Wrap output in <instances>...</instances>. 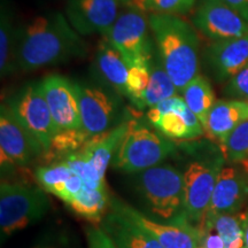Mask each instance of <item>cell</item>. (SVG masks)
Segmentation results:
<instances>
[{
	"instance_id": "6da1fadb",
	"label": "cell",
	"mask_w": 248,
	"mask_h": 248,
	"mask_svg": "<svg viewBox=\"0 0 248 248\" xmlns=\"http://www.w3.org/2000/svg\"><path fill=\"white\" fill-rule=\"evenodd\" d=\"M88 46L67 16L46 12L18 27V70H36L84 57Z\"/></svg>"
},
{
	"instance_id": "7a4b0ae2",
	"label": "cell",
	"mask_w": 248,
	"mask_h": 248,
	"mask_svg": "<svg viewBox=\"0 0 248 248\" xmlns=\"http://www.w3.org/2000/svg\"><path fill=\"white\" fill-rule=\"evenodd\" d=\"M148 22L157 60L182 93L199 75L200 40L195 28L171 14H151Z\"/></svg>"
},
{
	"instance_id": "3957f363",
	"label": "cell",
	"mask_w": 248,
	"mask_h": 248,
	"mask_svg": "<svg viewBox=\"0 0 248 248\" xmlns=\"http://www.w3.org/2000/svg\"><path fill=\"white\" fill-rule=\"evenodd\" d=\"M138 186L155 216L170 223L186 219L184 172L159 164L139 172Z\"/></svg>"
},
{
	"instance_id": "277c9868",
	"label": "cell",
	"mask_w": 248,
	"mask_h": 248,
	"mask_svg": "<svg viewBox=\"0 0 248 248\" xmlns=\"http://www.w3.org/2000/svg\"><path fill=\"white\" fill-rule=\"evenodd\" d=\"M175 151L176 145L169 138L131 120L114 157V168L128 173H139L159 166Z\"/></svg>"
},
{
	"instance_id": "5b68a950",
	"label": "cell",
	"mask_w": 248,
	"mask_h": 248,
	"mask_svg": "<svg viewBox=\"0 0 248 248\" xmlns=\"http://www.w3.org/2000/svg\"><path fill=\"white\" fill-rule=\"evenodd\" d=\"M49 208L44 190L18 183L0 186V228L2 238L39 221Z\"/></svg>"
},
{
	"instance_id": "8992f818",
	"label": "cell",
	"mask_w": 248,
	"mask_h": 248,
	"mask_svg": "<svg viewBox=\"0 0 248 248\" xmlns=\"http://www.w3.org/2000/svg\"><path fill=\"white\" fill-rule=\"evenodd\" d=\"M141 8L131 4L120 13L105 37L130 64L152 62L154 42L148 17Z\"/></svg>"
},
{
	"instance_id": "52a82bcc",
	"label": "cell",
	"mask_w": 248,
	"mask_h": 248,
	"mask_svg": "<svg viewBox=\"0 0 248 248\" xmlns=\"http://www.w3.org/2000/svg\"><path fill=\"white\" fill-rule=\"evenodd\" d=\"M224 161L223 155L197 160L188 164L184 172L185 217L201 231Z\"/></svg>"
},
{
	"instance_id": "ba28073f",
	"label": "cell",
	"mask_w": 248,
	"mask_h": 248,
	"mask_svg": "<svg viewBox=\"0 0 248 248\" xmlns=\"http://www.w3.org/2000/svg\"><path fill=\"white\" fill-rule=\"evenodd\" d=\"M78 99L82 129L90 137L115 128L121 113L119 93L110 86L74 82Z\"/></svg>"
},
{
	"instance_id": "9c48e42d",
	"label": "cell",
	"mask_w": 248,
	"mask_h": 248,
	"mask_svg": "<svg viewBox=\"0 0 248 248\" xmlns=\"http://www.w3.org/2000/svg\"><path fill=\"white\" fill-rule=\"evenodd\" d=\"M7 105L18 122L38 141L45 153L58 133V129L40 89V83L26 85L13 95Z\"/></svg>"
},
{
	"instance_id": "30bf717a",
	"label": "cell",
	"mask_w": 248,
	"mask_h": 248,
	"mask_svg": "<svg viewBox=\"0 0 248 248\" xmlns=\"http://www.w3.org/2000/svg\"><path fill=\"white\" fill-rule=\"evenodd\" d=\"M194 8V28L213 42L248 33V23L223 0H198Z\"/></svg>"
},
{
	"instance_id": "8fae6325",
	"label": "cell",
	"mask_w": 248,
	"mask_h": 248,
	"mask_svg": "<svg viewBox=\"0 0 248 248\" xmlns=\"http://www.w3.org/2000/svg\"><path fill=\"white\" fill-rule=\"evenodd\" d=\"M44 150L18 122L7 104L0 108V155L1 167H23Z\"/></svg>"
},
{
	"instance_id": "7c38bea8",
	"label": "cell",
	"mask_w": 248,
	"mask_h": 248,
	"mask_svg": "<svg viewBox=\"0 0 248 248\" xmlns=\"http://www.w3.org/2000/svg\"><path fill=\"white\" fill-rule=\"evenodd\" d=\"M248 201V176L235 167H223L217 178L209 208L204 219L203 231L213 230L214 221L219 215L237 214Z\"/></svg>"
},
{
	"instance_id": "4fadbf2b",
	"label": "cell",
	"mask_w": 248,
	"mask_h": 248,
	"mask_svg": "<svg viewBox=\"0 0 248 248\" xmlns=\"http://www.w3.org/2000/svg\"><path fill=\"white\" fill-rule=\"evenodd\" d=\"M122 0H67L66 16L80 36H105L120 15Z\"/></svg>"
},
{
	"instance_id": "5bb4252c",
	"label": "cell",
	"mask_w": 248,
	"mask_h": 248,
	"mask_svg": "<svg viewBox=\"0 0 248 248\" xmlns=\"http://www.w3.org/2000/svg\"><path fill=\"white\" fill-rule=\"evenodd\" d=\"M39 83L58 132L82 129L78 99L74 82L60 75H49Z\"/></svg>"
},
{
	"instance_id": "9a60e30c",
	"label": "cell",
	"mask_w": 248,
	"mask_h": 248,
	"mask_svg": "<svg viewBox=\"0 0 248 248\" xmlns=\"http://www.w3.org/2000/svg\"><path fill=\"white\" fill-rule=\"evenodd\" d=\"M202 61L214 80L228 82L248 64V33L237 38L213 42L204 48Z\"/></svg>"
},
{
	"instance_id": "2e32d148",
	"label": "cell",
	"mask_w": 248,
	"mask_h": 248,
	"mask_svg": "<svg viewBox=\"0 0 248 248\" xmlns=\"http://www.w3.org/2000/svg\"><path fill=\"white\" fill-rule=\"evenodd\" d=\"M113 207L153 233L163 248H201L204 232L186 219L175 223H157L124 203L114 202Z\"/></svg>"
},
{
	"instance_id": "e0dca14e",
	"label": "cell",
	"mask_w": 248,
	"mask_h": 248,
	"mask_svg": "<svg viewBox=\"0 0 248 248\" xmlns=\"http://www.w3.org/2000/svg\"><path fill=\"white\" fill-rule=\"evenodd\" d=\"M101 228L119 248H163L153 233L114 207L105 217Z\"/></svg>"
},
{
	"instance_id": "ac0fdd59",
	"label": "cell",
	"mask_w": 248,
	"mask_h": 248,
	"mask_svg": "<svg viewBox=\"0 0 248 248\" xmlns=\"http://www.w3.org/2000/svg\"><path fill=\"white\" fill-rule=\"evenodd\" d=\"M131 120L125 122L123 121L109 131L93 136L89 139L85 146L77 153L91 163L102 177H105L107 167L109 166L113 156H115L121 142L128 132Z\"/></svg>"
},
{
	"instance_id": "d6986e66",
	"label": "cell",
	"mask_w": 248,
	"mask_h": 248,
	"mask_svg": "<svg viewBox=\"0 0 248 248\" xmlns=\"http://www.w3.org/2000/svg\"><path fill=\"white\" fill-rule=\"evenodd\" d=\"M95 71L108 86L126 97V78L129 63L122 54L102 37L94 55Z\"/></svg>"
},
{
	"instance_id": "ffe728a7",
	"label": "cell",
	"mask_w": 248,
	"mask_h": 248,
	"mask_svg": "<svg viewBox=\"0 0 248 248\" xmlns=\"http://www.w3.org/2000/svg\"><path fill=\"white\" fill-rule=\"evenodd\" d=\"M248 120V102L241 100H216L209 111L204 131L214 140L221 142L244 121Z\"/></svg>"
},
{
	"instance_id": "44dd1931",
	"label": "cell",
	"mask_w": 248,
	"mask_h": 248,
	"mask_svg": "<svg viewBox=\"0 0 248 248\" xmlns=\"http://www.w3.org/2000/svg\"><path fill=\"white\" fill-rule=\"evenodd\" d=\"M18 27H15L13 14L7 0H1L0 9V73L7 77L18 70Z\"/></svg>"
},
{
	"instance_id": "7402d4cb",
	"label": "cell",
	"mask_w": 248,
	"mask_h": 248,
	"mask_svg": "<svg viewBox=\"0 0 248 248\" xmlns=\"http://www.w3.org/2000/svg\"><path fill=\"white\" fill-rule=\"evenodd\" d=\"M154 128L169 139H194L204 133L203 125L187 106L163 115Z\"/></svg>"
},
{
	"instance_id": "603a6c76",
	"label": "cell",
	"mask_w": 248,
	"mask_h": 248,
	"mask_svg": "<svg viewBox=\"0 0 248 248\" xmlns=\"http://www.w3.org/2000/svg\"><path fill=\"white\" fill-rule=\"evenodd\" d=\"M182 97L184 98L187 107L199 119L203 128H206L209 111L216 102L213 86L209 80L199 74L183 90Z\"/></svg>"
},
{
	"instance_id": "cb8c5ba5",
	"label": "cell",
	"mask_w": 248,
	"mask_h": 248,
	"mask_svg": "<svg viewBox=\"0 0 248 248\" xmlns=\"http://www.w3.org/2000/svg\"><path fill=\"white\" fill-rule=\"evenodd\" d=\"M91 138L83 129L59 131L52 139L47 151L42 155L46 163L62 162L70 155L77 153Z\"/></svg>"
},
{
	"instance_id": "d4e9b609",
	"label": "cell",
	"mask_w": 248,
	"mask_h": 248,
	"mask_svg": "<svg viewBox=\"0 0 248 248\" xmlns=\"http://www.w3.org/2000/svg\"><path fill=\"white\" fill-rule=\"evenodd\" d=\"M177 89L173 84L172 79L161 66L159 60L155 61L153 59L151 63V78L146 91L141 95L137 108L144 109L155 106L159 102L166 100L173 95H177Z\"/></svg>"
},
{
	"instance_id": "484cf974",
	"label": "cell",
	"mask_w": 248,
	"mask_h": 248,
	"mask_svg": "<svg viewBox=\"0 0 248 248\" xmlns=\"http://www.w3.org/2000/svg\"><path fill=\"white\" fill-rule=\"evenodd\" d=\"M77 215L91 222H100L104 218L108 207V194L106 188H90L84 186L82 191L67 203Z\"/></svg>"
},
{
	"instance_id": "4316f807",
	"label": "cell",
	"mask_w": 248,
	"mask_h": 248,
	"mask_svg": "<svg viewBox=\"0 0 248 248\" xmlns=\"http://www.w3.org/2000/svg\"><path fill=\"white\" fill-rule=\"evenodd\" d=\"M223 157L230 163L248 161V120L241 122L219 142Z\"/></svg>"
},
{
	"instance_id": "83f0119b",
	"label": "cell",
	"mask_w": 248,
	"mask_h": 248,
	"mask_svg": "<svg viewBox=\"0 0 248 248\" xmlns=\"http://www.w3.org/2000/svg\"><path fill=\"white\" fill-rule=\"evenodd\" d=\"M244 217L245 213L224 214L214 221L213 228L221 235L225 248H244Z\"/></svg>"
},
{
	"instance_id": "f1b7e54d",
	"label": "cell",
	"mask_w": 248,
	"mask_h": 248,
	"mask_svg": "<svg viewBox=\"0 0 248 248\" xmlns=\"http://www.w3.org/2000/svg\"><path fill=\"white\" fill-rule=\"evenodd\" d=\"M73 175H75V172L63 162L39 167L36 170V178L43 190L58 198L61 197L66 182Z\"/></svg>"
},
{
	"instance_id": "f546056e",
	"label": "cell",
	"mask_w": 248,
	"mask_h": 248,
	"mask_svg": "<svg viewBox=\"0 0 248 248\" xmlns=\"http://www.w3.org/2000/svg\"><path fill=\"white\" fill-rule=\"evenodd\" d=\"M151 63L152 62H138L129 66L126 78V98L130 99L136 107L150 83Z\"/></svg>"
},
{
	"instance_id": "4dcf8cb0",
	"label": "cell",
	"mask_w": 248,
	"mask_h": 248,
	"mask_svg": "<svg viewBox=\"0 0 248 248\" xmlns=\"http://www.w3.org/2000/svg\"><path fill=\"white\" fill-rule=\"evenodd\" d=\"M198 0H132V4L151 14H186L195 7Z\"/></svg>"
},
{
	"instance_id": "1f68e13d",
	"label": "cell",
	"mask_w": 248,
	"mask_h": 248,
	"mask_svg": "<svg viewBox=\"0 0 248 248\" xmlns=\"http://www.w3.org/2000/svg\"><path fill=\"white\" fill-rule=\"evenodd\" d=\"M62 162L67 164L78 177H80L84 185L88 186V187L99 188V190L106 188L105 177H102L100 173L98 172V170L91 163L88 162L84 157L80 156L78 153L70 155Z\"/></svg>"
},
{
	"instance_id": "d6a6232c",
	"label": "cell",
	"mask_w": 248,
	"mask_h": 248,
	"mask_svg": "<svg viewBox=\"0 0 248 248\" xmlns=\"http://www.w3.org/2000/svg\"><path fill=\"white\" fill-rule=\"evenodd\" d=\"M223 93L234 100L248 102V64L226 82Z\"/></svg>"
},
{
	"instance_id": "836d02e7",
	"label": "cell",
	"mask_w": 248,
	"mask_h": 248,
	"mask_svg": "<svg viewBox=\"0 0 248 248\" xmlns=\"http://www.w3.org/2000/svg\"><path fill=\"white\" fill-rule=\"evenodd\" d=\"M186 106H187V105H186L184 98L178 94L173 95V97H170L168 99H166V100L156 104L155 106L148 108L146 113L147 120L152 125L155 126L163 115L170 113V111L182 110L183 108Z\"/></svg>"
},
{
	"instance_id": "e575fe53",
	"label": "cell",
	"mask_w": 248,
	"mask_h": 248,
	"mask_svg": "<svg viewBox=\"0 0 248 248\" xmlns=\"http://www.w3.org/2000/svg\"><path fill=\"white\" fill-rule=\"evenodd\" d=\"M89 248H119L106 233V231L99 226H91L86 230Z\"/></svg>"
},
{
	"instance_id": "d590c367",
	"label": "cell",
	"mask_w": 248,
	"mask_h": 248,
	"mask_svg": "<svg viewBox=\"0 0 248 248\" xmlns=\"http://www.w3.org/2000/svg\"><path fill=\"white\" fill-rule=\"evenodd\" d=\"M212 231L204 233L201 248H225V244L221 235L218 233H213Z\"/></svg>"
},
{
	"instance_id": "8d00e7d4",
	"label": "cell",
	"mask_w": 248,
	"mask_h": 248,
	"mask_svg": "<svg viewBox=\"0 0 248 248\" xmlns=\"http://www.w3.org/2000/svg\"><path fill=\"white\" fill-rule=\"evenodd\" d=\"M248 23V0H223Z\"/></svg>"
},
{
	"instance_id": "74e56055",
	"label": "cell",
	"mask_w": 248,
	"mask_h": 248,
	"mask_svg": "<svg viewBox=\"0 0 248 248\" xmlns=\"http://www.w3.org/2000/svg\"><path fill=\"white\" fill-rule=\"evenodd\" d=\"M244 239H245V248H248V209L245 212V217H244Z\"/></svg>"
},
{
	"instance_id": "f35d334b",
	"label": "cell",
	"mask_w": 248,
	"mask_h": 248,
	"mask_svg": "<svg viewBox=\"0 0 248 248\" xmlns=\"http://www.w3.org/2000/svg\"><path fill=\"white\" fill-rule=\"evenodd\" d=\"M35 248H59L58 246H55V245H39V246H37Z\"/></svg>"
},
{
	"instance_id": "ab89813d",
	"label": "cell",
	"mask_w": 248,
	"mask_h": 248,
	"mask_svg": "<svg viewBox=\"0 0 248 248\" xmlns=\"http://www.w3.org/2000/svg\"><path fill=\"white\" fill-rule=\"evenodd\" d=\"M241 166H243V169L245 170V172H246L247 176H248V161H247V162L241 163Z\"/></svg>"
},
{
	"instance_id": "60d3db41",
	"label": "cell",
	"mask_w": 248,
	"mask_h": 248,
	"mask_svg": "<svg viewBox=\"0 0 248 248\" xmlns=\"http://www.w3.org/2000/svg\"><path fill=\"white\" fill-rule=\"evenodd\" d=\"M122 4H124L125 6H130L132 4V0H122Z\"/></svg>"
}]
</instances>
